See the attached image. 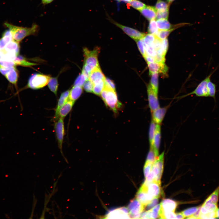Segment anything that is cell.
Listing matches in <instances>:
<instances>
[{
  "mask_svg": "<svg viewBox=\"0 0 219 219\" xmlns=\"http://www.w3.org/2000/svg\"><path fill=\"white\" fill-rule=\"evenodd\" d=\"M93 87V83L89 79L86 80L83 85V87L85 90L88 92H92Z\"/></svg>",
  "mask_w": 219,
  "mask_h": 219,
  "instance_id": "obj_45",
  "label": "cell"
},
{
  "mask_svg": "<svg viewBox=\"0 0 219 219\" xmlns=\"http://www.w3.org/2000/svg\"><path fill=\"white\" fill-rule=\"evenodd\" d=\"M106 88L107 89V92L103 100L108 107L114 112L116 113L121 107V104L118 99L115 90L113 89Z\"/></svg>",
  "mask_w": 219,
  "mask_h": 219,
  "instance_id": "obj_4",
  "label": "cell"
},
{
  "mask_svg": "<svg viewBox=\"0 0 219 219\" xmlns=\"http://www.w3.org/2000/svg\"><path fill=\"white\" fill-rule=\"evenodd\" d=\"M75 102L68 99L60 109L59 118L64 119L71 111Z\"/></svg>",
  "mask_w": 219,
  "mask_h": 219,
  "instance_id": "obj_20",
  "label": "cell"
},
{
  "mask_svg": "<svg viewBox=\"0 0 219 219\" xmlns=\"http://www.w3.org/2000/svg\"><path fill=\"white\" fill-rule=\"evenodd\" d=\"M218 67L211 72L205 79L203 80L197 85L196 88L192 92L182 97H184L188 95L193 94L195 95L196 96L202 97H209V93L207 87V83L210 79L213 73L217 69Z\"/></svg>",
  "mask_w": 219,
  "mask_h": 219,
  "instance_id": "obj_5",
  "label": "cell"
},
{
  "mask_svg": "<svg viewBox=\"0 0 219 219\" xmlns=\"http://www.w3.org/2000/svg\"><path fill=\"white\" fill-rule=\"evenodd\" d=\"M147 63L155 62L153 57L146 55L144 58Z\"/></svg>",
  "mask_w": 219,
  "mask_h": 219,
  "instance_id": "obj_56",
  "label": "cell"
},
{
  "mask_svg": "<svg viewBox=\"0 0 219 219\" xmlns=\"http://www.w3.org/2000/svg\"><path fill=\"white\" fill-rule=\"evenodd\" d=\"M176 215V219H184L185 217L182 212L177 213Z\"/></svg>",
  "mask_w": 219,
  "mask_h": 219,
  "instance_id": "obj_57",
  "label": "cell"
},
{
  "mask_svg": "<svg viewBox=\"0 0 219 219\" xmlns=\"http://www.w3.org/2000/svg\"><path fill=\"white\" fill-rule=\"evenodd\" d=\"M140 218L151 219V210H147L141 214Z\"/></svg>",
  "mask_w": 219,
  "mask_h": 219,
  "instance_id": "obj_54",
  "label": "cell"
},
{
  "mask_svg": "<svg viewBox=\"0 0 219 219\" xmlns=\"http://www.w3.org/2000/svg\"><path fill=\"white\" fill-rule=\"evenodd\" d=\"M147 187L148 194L153 198H159L161 193V184L154 181L149 183H143Z\"/></svg>",
  "mask_w": 219,
  "mask_h": 219,
  "instance_id": "obj_14",
  "label": "cell"
},
{
  "mask_svg": "<svg viewBox=\"0 0 219 219\" xmlns=\"http://www.w3.org/2000/svg\"><path fill=\"white\" fill-rule=\"evenodd\" d=\"M159 218L176 219V213L173 211H165L161 210Z\"/></svg>",
  "mask_w": 219,
  "mask_h": 219,
  "instance_id": "obj_36",
  "label": "cell"
},
{
  "mask_svg": "<svg viewBox=\"0 0 219 219\" xmlns=\"http://www.w3.org/2000/svg\"><path fill=\"white\" fill-rule=\"evenodd\" d=\"M207 87L208 90L209 97L213 98L216 101V85L210 79L207 83Z\"/></svg>",
  "mask_w": 219,
  "mask_h": 219,
  "instance_id": "obj_34",
  "label": "cell"
},
{
  "mask_svg": "<svg viewBox=\"0 0 219 219\" xmlns=\"http://www.w3.org/2000/svg\"><path fill=\"white\" fill-rule=\"evenodd\" d=\"M169 106L162 108L160 107L151 112L152 120L156 124L160 125L162 123Z\"/></svg>",
  "mask_w": 219,
  "mask_h": 219,
  "instance_id": "obj_15",
  "label": "cell"
},
{
  "mask_svg": "<svg viewBox=\"0 0 219 219\" xmlns=\"http://www.w3.org/2000/svg\"><path fill=\"white\" fill-rule=\"evenodd\" d=\"M157 11L155 7L146 5L139 11L147 19L151 21L155 19Z\"/></svg>",
  "mask_w": 219,
  "mask_h": 219,
  "instance_id": "obj_19",
  "label": "cell"
},
{
  "mask_svg": "<svg viewBox=\"0 0 219 219\" xmlns=\"http://www.w3.org/2000/svg\"><path fill=\"white\" fill-rule=\"evenodd\" d=\"M168 48V41L167 38L162 40L161 50L163 54L165 56Z\"/></svg>",
  "mask_w": 219,
  "mask_h": 219,
  "instance_id": "obj_47",
  "label": "cell"
},
{
  "mask_svg": "<svg viewBox=\"0 0 219 219\" xmlns=\"http://www.w3.org/2000/svg\"><path fill=\"white\" fill-rule=\"evenodd\" d=\"M11 68H7L0 65V72L3 75H5L10 70Z\"/></svg>",
  "mask_w": 219,
  "mask_h": 219,
  "instance_id": "obj_55",
  "label": "cell"
},
{
  "mask_svg": "<svg viewBox=\"0 0 219 219\" xmlns=\"http://www.w3.org/2000/svg\"><path fill=\"white\" fill-rule=\"evenodd\" d=\"M99 51L98 48L92 51L86 48L83 49L85 60L82 72L87 77H89L92 71L99 67L98 60Z\"/></svg>",
  "mask_w": 219,
  "mask_h": 219,
  "instance_id": "obj_2",
  "label": "cell"
},
{
  "mask_svg": "<svg viewBox=\"0 0 219 219\" xmlns=\"http://www.w3.org/2000/svg\"><path fill=\"white\" fill-rule=\"evenodd\" d=\"M138 49L142 54V56L144 58L146 55L142 39L135 40Z\"/></svg>",
  "mask_w": 219,
  "mask_h": 219,
  "instance_id": "obj_46",
  "label": "cell"
},
{
  "mask_svg": "<svg viewBox=\"0 0 219 219\" xmlns=\"http://www.w3.org/2000/svg\"><path fill=\"white\" fill-rule=\"evenodd\" d=\"M174 29L168 30H158L154 35L155 37L160 40H163L166 38Z\"/></svg>",
  "mask_w": 219,
  "mask_h": 219,
  "instance_id": "obj_35",
  "label": "cell"
},
{
  "mask_svg": "<svg viewBox=\"0 0 219 219\" xmlns=\"http://www.w3.org/2000/svg\"><path fill=\"white\" fill-rule=\"evenodd\" d=\"M156 124L151 120L150 123L148 132L149 141L150 148H152L153 140Z\"/></svg>",
  "mask_w": 219,
  "mask_h": 219,
  "instance_id": "obj_33",
  "label": "cell"
},
{
  "mask_svg": "<svg viewBox=\"0 0 219 219\" xmlns=\"http://www.w3.org/2000/svg\"><path fill=\"white\" fill-rule=\"evenodd\" d=\"M70 91L67 90L63 92L61 95L58 100L55 109V115L54 116V120L56 121L59 118L58 112L61 107L68 100Z\"/></svg>",
  "mask_w": 219,
  "mask_h": 219,
  "instance_id": "obj_17",
  "label": "cell"
},
{
  "mask_svg": "<svg viewBox=\"0 0 219 219\" xmlns=\"http://www.w3.org/2000/svg\"><path fill=\"white\" fill-rule=\"evenodd\" d=\"M84 75L82 72L75 79L74 84V86H82L86 80Z\"/></svg>",
  "mask_w": 219,
  "mask_h": 219,
  "instance_id": "obj_42",
  "label": "cell"
},
{
  "mask_svg": "<svg viewBox=\"0 0 219 219\" xmlns=\"http://www.w3.org/2000/svg\"><path fill=\"white\" fill-rule=\"evenodd\" d=\"M50 76L40 74H34L29 78L27 86L33 89L42 88L47 84Z\"/></svg>",
  "mask_w": 219,
  "mask_h": 219,
  "instance_id": "obj_3",
  "label": "cell"
},
{
  "mask_svg": "<svg viewBox=\"0 0 219 219\" xmlns=\"http://www.w3.org/2000/svg\"><path fill=\"white\" fill-rule=\"evenodd\" d=\"M130 6L139 11L144 8L146 5L138 0H133L129 2Z\"/></svg>",
  "mask_w": 219,
  "mask_h": 219,
  "instance_id": "obj_37",
  "label": "cell"
},
{
  "mask_svg": "<svg viewBox=\"0 0 219 219\" xmlns=\"http://www.w3.org/2000/svg\"><path fill=\"white\" fill-rule=\"evenodd\" d=\"M2 55V52L0 50V61L1 60Z\"/></svg>",
  "mask_w": 219,
  "mask_h": 219,
  "instance_id": "obj_61",
  "label": "cell"
},
{
  "mask_svg": "<svg viewBox=\"0 0 219 219\" xmlns=\"http://www.w3.org/2000/svg\"><path fill=\"white\" fill-rule=\"evenodd\" d=\"M156 23L159 30H168L172 29L171 24L166 19L157 20Z\"/></svg>",
  "mask_w": 219,
  "mask_h": 219,
  "instance_id": "obj_29",
  "label": "cell"
},
{
  "mask_svg": "<svg viewBox=\"0 0 219 219\" xmlns=\"http://www.w3.org/2000/svg\"><path fill=\"white\" fill-rule=\"evenodd\" d=\"M169 15V9L157 11L155 19L157 20L162 19H167Z\"/></svg>",
  "mask_w": 219,
  "mask_h": 219,
  "instance_id": "obj_41",
  "label": "cell"
},
{
  "mask_svg": "<svg viewBox=\"0 0 219 219\" xmlns=\"http://www.w3.org/2000/svg\"><path fill=\"white\" fill-rule=\"evenodd\" d=\"M157 157L153 149L150 148L146 162H150L153 164Z\"/></svg>",
  "mask_w": 219,
  "mask_h": 219,
  "instance_id": "obj_43",
  "label": "cell"
},
{
  "mask_svg": "<svg viewBox=\"0 0 219 219\" xmlns=\"http://www.w3.org/2000/svg\"><path fill=\"white\" fill-rule=\"evenodd\" d=\"M105 78L104 74L99 67L91 71L89 79L93 83L97 80H104Z\"/></svg>",
  "mask_w": 219,
  "mask_h": 219,
  "instance_id": "obj_26",
  "label": "cell"
},
{
  "mask_svg": "<svg viewBox=\"0 0 219 219\" xmlns=\"http://www.w3.org/2000/svg\"><path fill=\"white\" fill-rule=\"evenodd\" d=\"M82 91V86H74L70 90L68 99L75 102L81 96Z\"/></svg>",
  "mask_w": 219,
  "mask_h": 219,
  "instance_id": "obj_24",
  "label": "cell"
},
{
  "mask_svg": "<svg viewBox=\"0 0 219 219\" xmlns=\"http://www.w3.org/2000/svg\"><path fill=\"white\" fill-rule=\"evenodd\" d=\"M217 208V205L214 203L204 201L200 208V214H205L215 211Z\"/></svg>",
  "mask_w": 219,
  "mask_h": 219,
  "instance_id": "obj_23",
  "label": "cell"
},
{
  "mask_svg": "<svg viewBox=\"0 0 219 219\" xmlns=\"http://www.w3.org/2000/svg\"><path fill=\"white\" fill-rule=\"evenodd\" d=\"M216 211L205 214H200L199 219L216 218Z\"/></svg>",
  "mask_w": 219,
  "mask_h": 219,
  "instance_id": "obj_50",
  "label": "cell"
},
{
  "mask_svg": "<svg viewBox=\"0 0 219 219\" xmlns=\"http://www.w3.org/2000/svg\"><path fill=\"white\" fill-rule=\"evenodd\" d=\"M136 198L145 207L153 199L148 193L147 187L143 184L137 192Z\"/></svg>",
  "mask_w": 219,
  "mask_h": 219,
  "instance_id": "obj_12",
  "label": "cell"
},
{
  "mask_svg": "<svg viewBox=\"0 0 219 219\" xmlns=\"http://www.w3.org/2000/svg\"><path fill=\"white\" fill-rule=\"evenodd\" d=\"M155 62L158 63H165V56L162 55L156 54L154 57Z\"/></svg>",
  "mask_w": 219,
  "mask_h": 219,
  "instance_id": "obj_53",
  "label": "cell"
},
{
  "mask_svg": "<svg viewBox=\"0 0 219 219\" xmlns=\"http://www.w3.org/2000/svg\"><path fill=\"white\" fill-rule=\"evenodd\" d=\"M48 87L50 90L57 95L58 84L57 78L56 77L50 78L47 83Z\"/></svg>",
  "mask_w": 219,
  "mask_h": 219,
  "instance_id": "obj_31",
  "label": "cell"
},
{
  "mask_svg": "<svg viewBox=\"0 0 219 219\" xmlns=\"http://www.w3.org/2000/svg\"><path fill=\"white\" fill-rule=\"evenodd\" d=\"M151 210V219L159 218L161 210L160 203L150 209Z\"/></svg>",
  "mask_w": 219,
  "mask_h": 219,
  "instance_id": "obj_38",
  "label": "cell"
},
{
  "mask_svg": "<svg viewBox=\"0 0 219 219\" xmlns=\"http://www.w3.org/2000/svg\"><path fill=\"white\" fill-rule=\"evenodd\" d=\"M104 87L109 89H113L115 90V85L113 81L108 78H105L104 79Z\"/></svg>",
  "mask_w": 219,
  "mask_h": 219,
  "instance_id": "obj_51",
  "label": "cell"
},
{
  "mask_svg": "<svg viewBox=\"0 0 219 219\" xmlns=\"http://www.w3.org/2000/svg\"><path fill=\"white\" fill-rule=\"evenodd\" d=\"M104 80H99L94 82L93 92L96 95H99L105 87Z\"/></svg>",
  "mask_w": 219,
  "mask_h": 219,
  "instance_id": "obj_27",
  "label": "cell"
},
{
  "mask_svg": "<svg viewBox=\"0 0 219 219\" xmlns=\"http://www.w3.org/2000/svg\"><path fill=\"white\" fill-rule=\"evenodd\" d=\"M120 0H122V1H124V2H128V3H129V2H130L132 1L133 0H120Z\"/></svg>",
  "mask_w": 219,
  "mask_h": 219,
  "instance_id": "obj_60",
  "label": "cell"
},
{
  "mask_svg": "<svg viewBox=\"0 0 219 219\" xmlns=\"http://www.w3.org/2000/svg\"><path fill=\"white\" fill-rule=\"evenodd\" d=\"M169 5L165 2L161 0H158L157 2L155 8L157 10L169 9Z\"/></svg>",
  "mask_w": 219,
  "mask_h": 219,
  "instance_id": "obj_44",
  "label": "cell"
},
{
  "mask_svg": "<svg viewBox=\"0 0 219 219\" xmlns=\"http://www.w3.org/2000/svg\"><path fill=\"white\" fill-rule=\"evenodd\" d=\"M173 0H168V2H169V3L171 2H172L173 1Z\"/></svg>",
  "mask_w": 219,
  "mask_h": 219,
  "instance_id": "obj_62",
  "label": "cell"
},
{
  "mask_svg": "<svg viewBox=\"0 0 219 219\" xmlns=\"http://www.w3.org/2000/svg\"><path fill=\"white\" fill-rule=\"evenodd\" d=\"M13 40L10 30H6L3 33L2 37L0 39V50L4 49L6 45L9 42Z\"/></svg>",
  "mask_w": 219,
  "mask_h": 219,
  "instance_id": "obj_22",
  "label": "cell"
},
{
  "mask_svg": "<svg viewBox=\"0 0 219 219\" xmlns=\"http://www.w3.org/2000/svg\"><path fill=\"white\" fill-rule=\"evenodd\" d=\"M156 21L155 19L150 21L148 27V32L149 34H154L158 31Z\"/></svg>",
  "mask_w": 219,
  "mask_h": 219,
  "instance_id": "obj_39",
  "label": "cell"
},
{
  "mask_svg": "<svg viewBox=\"0 0 219 219\" xmlns=\"http://www.w3.org/2000/svg\"><path fill=\"white\" fill-rule=\"evenodd\" d=\"M112 22L129 36L135 40L142 38L146 35L144 33L136 30L123 25L114 21H112Z\"/></svg>",
  "mask_w": 219,
  "mask_h": 219,
  "instance_id": "obj_10",
  "label": "cell"
},
{
  "mask_svg": "<svg viewBox=\"0 0 219 219\" xmlns=\"http://www.w3.org/2000/svg\"><path fill=\"white\" fill-rule=\"evenodd\" d=\"M219 198V186L205 201L217 205Z\"/></svg>",
  "mask_w": 219,
  "mask_h": 219,
  "instance_id": "obj_32",
  "label": "cell"
},
{
  "mask_svg": "<svg viewBox=\"0 0 219 219\" xmlns=\"http://www.w3.org/2000/svg\"><path fill=\"white\" fill-rule=\"evenodd\" d=\"M153 163L146 162L144 168V176L146 178L149 175L150 172L151 170Z\"/></svg>",
  "mask_w": 219,
  "mask_h": 219,
  "instance_id": "obj_49",
  "label": "cell"
},
{
  "mask_svg": "<svg viewBox=\"0 0 219 219\" xmlns=\"http://www.w3.org/2000/svg\"><path fill=\"white\" fill-rule=\"evenodd\" d=\"M116 0V1H120V0Z\"/></svg>",
  "mask_w": 219,
  "mask_h": 219,
  "instance_id": "obj_63",
  "label": "cell"
},
{
  "mask_svg": "<svg viewBox=\"0 0 219 219\" xmlns=\"http://www.w3.org/2000/svg\"><path fill=\"white\" fill-rule=\"evenodd\" d=\"M19 43L12 40L7 43L4 49L2 50L6 52H13L18 56L19 52L20 47Z\"/></svg>",
  "mask_w": 219,
  "mask_h": 219,
  "instance_id": "obj_21",
  "label": "cell"
},
{
  "mask_svg": "<svg viewBox=\"0 0 219 219\" xmlns=\"http://www.w3.org/2000/svg\"><path fill=\"white\" fill-rule=\"evenodd\" d=\"M150 85L152 90L158 95V73H157L151 74Z\"/></svg>",
  "mask_w": 219,
  "mask_h": 219,
  "instance_id": "obj_28",
  "label": "cell"
},
{
  "mask_svg": "<svg viewBox=\"0 0 219 219\" xmlns=\"http://www.w3.org/2000/svg\"><path fill=\"white\" fill-rule=\"evenodd\" d=\"M106 219L130 218L127 208L121 207L110 210L105 216Z\"/></svg>",
  "mask_w": 219,
  "mask_h": 219,
  "instance_id": "obj_9",
  "label": "cell"
},
{
  "mask_svg": "<svg viewBox=\"0 0 219 219\" xmlns=\"http://www.w3.org/2000/svg\"><path fill=\"white\" fill-rule=\"evenodd\" d=\"M54 129L58 147L62 155V146L65 134L64 119L59 117L55 122Z\"/></svg>",
  "mask_w": 219,
  "mask_h": 219,
  "instance_id": "obj_7",
  "label": "cell"
},
{
  "mask_svg": "<svg viewBox=\"0 0 219 219\" xmlns=\"http://www.w3.org/2000/svg\"><path fill=\"white\" fill-rule=\"evenodd\" d=\"M161 210L165 211H173L176 210L177 202L169 199H163L160 203Z\"/></svg>",
  "mask_w": 219,
  "mask_h": 219,
  "instance_id": "obj_18",
  "label": "cell"
},
{
  "mask_svg": "<svg viewBox=\"0 0 219 219\" xmlns=\"http://www.w3.org/2000/svg\"><path fill=\"white\" fill-rule=\"evenodd\" d=\"M4 24L10 30L13 40L19 43L27 36L36 34L39 30V26L34 23L30 27L16 26L7 22Z\"/></svg>",
  "mask_w": 219,
  "mask_h": 219,
  "instance_id": "obj_1",
  "label": "cell"
},
{
  "mask_svg": "<svg viewBox=\"0 0 219 219\" xmlns=\"http://www.w3.org/2000/svg\"><path fill=\"white\" fill-rule=\"evenodd\" d=\"M0 65L5 68H10L15 67L16 65L13 61L2 60L0 61Z\"/></svg>",
  "mask_w": 219,
  "mask_h": 219,
  "instance_id": "obj_48",
  "label": "cell"
},
{
  "mask_svg": "<svg viewBox=\"0 0 219 219\" xmlns=\"http://www.w3.org/2000/svg\"><path fill=\"white\" fill-rule=\"evenodd\" d=\"M216 218H219V208H217L216 210Z\"/></svg>",
  "mask_w": 219,
  "mask_h": 219,
  "instance_id": "obj_59",
  "label": "cell"
},
{
  "mask_svg": "<svg viewBox=\"0 0 219 219\" xmlns=\"http://www.w3.org/2000/svg\"><path fill=\"white\" fill-rule=\"evenodd\" d=\"M16 65L26 67H30L36 65V64L27 61L25 58L21 56H17L13 61Z\"/></svg>",
  "mask_w": 219,
  "mask_h": 219,
  "instance_id": "obj_30",
  "label": "cell"
},
{
  "mask_svg": "<svg viewBox=\"0 0 219 219\" xmlns=\"http://www.w3.org/2000/svg\"><path fill=\"white\" fill-rule=\"evenodd\" d=\"M54 0H41V4L44 5H48L52 2Z\"/></svg>",
  "mask_w": 219,
  "mask_h": 219,
  "instance_id": "obj_58",
  "label": "cell"
},
{
  "mask_svg": "<svg viewBox=\"0 0 219 219\" xmlns=\"http://www.w3.org/2000/svg\"><path fill=\"white\" fill-rule=\"evenodd\" d=\"M161 139V127L156 124L153 140L152 148L157 156H158Z\"/></svg>",
  "mask_w": 219,
  "mask_h": 219,
  "instance_id": "obj_16",
  "label": "cell"
},
{
  "mask_svg": "<svg viewBox=\"0 0 219 219\" xmlns=\"http://www.w3.org/2000/svg\"><path fill=\"white\" fill-rule=\"evenodd\" d=\"M149 69V75L157 73L166 75L168 72V67L165 63L153 62L147 63Z\"/></svg>",
  "mask_w": 219,
  "mask_h": 219,
  "instance_id": "obj_13",
  "label": "cell"
},
{
  "mask_svg": "<svg viewBox=\"0 0 219 219\" xmlns=\"http://www.w3.org/2000/svg\"><path fill=\"white\" fill-rule=\"evenodd\" d=\"M8 80L13 84H16L18 77V74L15 67L11 68L9 71L5 75Z\"/></svg>",
  "mask_w": 219,
  "mask_h": 219,
  "instance_id": "obj_25",
  "label": "cell"
},
{
  "mask_svg": "<svg viewBox=\"0 0 219 219\" xmlns=\"http://www.w3.org/2000/svg\"><path fill=\"white\" fill-rule=\"evenodd\" d=\"M164 152L158 155L153 163L151 170L154 174V181L161 184V179L162 175L164 160Z\"/></svg>",
  "mask_w": 219,
  "mask_h": 219,
  "instance_id": "obj_6",
  "label": "cell"
},
{
  "mask_svg": "<svg viewBox=\"0 0 219 219\" xmlns=\"http://www.w3.org/2000/svg\"><path fill=\"white\" fill-rule=\"evenodd\" d=\"M145 208L136 198L131 200L127 208L130 218H140Z\"/></svg>",
  "mask_w": 219,
  "mask_h": 219,
  "instance_id": "obj_8",
  "label": "cell"
},
{
  "mask_svg": "<svg viewBox=\"0 0 219 219\" xmlns=\"http://www.w3.org/2000/svg\"><path fill=\"white\" fill-rule=\"evenodd\" d=\"M201 206L193 207L186 209L182 212L185 217H187L193 215Z\"/></svg>",
  "mask_w": 219,
  "mask_h": 219,
  "instance_id": "obj_40",
  "label": "cell"
},
{
  "mask_svg": "<svg viewBox=\"0 0 219 219\" xmlns=\"http://www.w3.org/2000/svg\"><path fill=\"white\" fill-rule=\"evenodd\" d=\"M147 91L148 106L151 112H152L160 107L158 95L155 93L150 84L148 86Z\"/></svg>",
  "mask_w": 219,
  "mask_h": 219,
  "instance_id": "obj_11",
  "label": "cell"
},
{
  "mask_svg": "<svg viewBox=\"0 0 219 219\" xmlns=\"http://www.w3.org/2000/svg\"><path fill=\"white\" fill-rule=\"evenodd\" d=\"M158 198H153L146 206L147 210H150L155 207L158 204Z\"/></svg>",
  "mask_w": 219,
  "mask_h": 219,
  "instance_id": "obj_52",
  "label": "cell"
}]
</instances>
